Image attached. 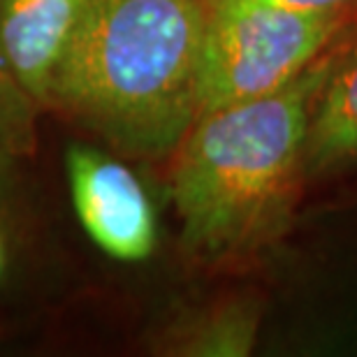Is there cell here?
Instances as JSON below:
<instances>
[{
    "mask_svg": "<svg viewBox=\"0 0 357 357\" xmlns=\"http://www.w3.org/2000/svg\"><path fill=\"white\" fill-rule=\"evenodd\" d=\"M40 105L17 82L0 56V153L26 158L38 146Z\"/></svg>",
    "mask_w": 357,
    "mask_h": 357,
    "instance_id": "9",
    "label": "cell"
},
{
    "mask_svg": "<svg viewBox=\"0 0 357 357\" xmlns=\"http://www.w3.org/2000/svg\"><path fill=\"white\" fill-rule=\"evenodd\" d=\"M355 14H357V12H355Z\"/></svg>",
    "mask_w": 357,
    "mask_h": 357,
    "instance_id": "11",
    "label": "cell"
},
{
    "mask_svg": "<svg viewBox=\"0 0 357 357\" xmlns=\"http://www.w3.org/2000/svg\"><path fill=\"white\" fill-rule=\"evenodd\" d=\"M260 306L248 299H232L169 327L162 348L169 355L241 357L258 337Z\"/></svg>",
    "mask_w": 357,
    "mask_h": 357,
    "instance_id": "7",
    "label": "cell"
},
{
    "mask_svg": "<svg viewBox=\"0 0 357 357\" xmlns=\"http://www.w3.org/2000/svg\"><path fill=\"white\" fill-rule=\"evenodd\" d=\"M357 162V14L337 40L332 68L313 102L306 137V178Z\"/></svg>",
    "mask_w": 357,
    "mask_h": 357,
    "instance_id": "6",
    "label": "cell"
},
{
    "mask_svg": "<svg viewBox=\"0 0 357 357\" xmlns=\"http://www.w3.org/2000/svg\"><path fill=\"white\" fill-rule=\"evenodd\" d=\"M17 155L0 153V299L19 285L28 265V223L21 202Z\"/></svg>",
    "mask_w": 357,
    "mask_h": 357,
    "instance_id": "8",
    "label": "cell"
},
{
    "mask_svg": "<svg viewBox=\"0 0 357 357\" xmlns=\"http://www.w3.org/2000/svg\"><path fill=\"white\" fill-rule=\"evenodd\" d=\"M66 172L77 218L100 251L119 262L151 258L158 218L137 174L102 149L70 144Z\"/></svg>",
    "mask_w": 357,
    "mask_h": 357,
    "instance_id": "4",
    "label": "cell"
},
{
    "mask_svg": "<svg viewBox=\"0 0 357 357\" xmlns=\"http://www.w3.org/2000/svg\"><path fill=\"white\" fill-rule=\"evenodd\" d=\"M353 21L355 14H311L262 5L204 7L199 114L288 86Z\"/></svg>",
    "mask_w": 357,
    "mask_h": 357,
    "instance_id": "3",
    "label": "cell"
},
{
    "mask_svg": "<svg viewBox=\"0 0 357 357\" xmlns=\"http://www.w3.org/2000/svg\"><path fill=\"white\" fill-rule=\"evenodd\" d=\"M334 47L269 96L199 114L174 151L181 244L206 262L255 253L281 237L306 178L313 102Z\"/></svg>",
    "mask_w": 357,
    "mask_h": 357,
    "instance_id": "1",
    "label": "cell"
},
{
    "mask_svg": "<svg viewBox=\"0 0 357 357\" xmlns=\"http://www.w3.org/2000/svg\"><path fill=\"white\" fill-rule=\"evenodd\" d=\"M202 0H89L49 107L132 158L174 155L199 114Z\"/></svg>",
    "mask_w": 357,
    "mask_h": 357,
    "instance_id": "2",
    "label": "cell"
},
{
    "mask_svg": "<svg viewBox=\"0 0 357 357\" xmlns=\"http://www.w3.org/2000/svg\"><path fill=\"white\" fill-rule=\"evenodd\" d=\"M89 0H0V56L40 107L52 86Z\"/></svg>",
    "mask_w": 357,
    "mask_h": 357,
    "instance_id": "5",
    "label": "cell"
},
{
    "mask_svg": "<svg viewBox=\"0 0 357 357\" xmlns=\"http://www.w3.org/2000/svg\"><path fill=\"white\" fill-rule=\"evenodd\" d=\"M204 7H278L311 14H355L357 0H202Z\"/></svg>",
    "mask_w": 357,
    "mask_h": 357,
    "instance_id": "10",
    "label": "cell"
}]
</instances>
